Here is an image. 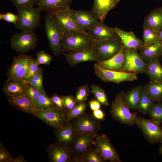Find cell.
Returning <instances> with one entry per match:
<instances>
[{"label": "cell", "mask_w": 162, "mask_h": 162, "mask_svg": "<svg viewBox=\"0 0 162 162\" xmlns=\"http://www.w3.org/2000/svg\"><path fill=\"white\" fill-rule=\"evenodd\" d=\"M123 47L119 37L93 42L92 46L98 54L100 61L106 60L113 57Z\"/></svg>", "instance_id": "6"}, {"label": "cell", "mask_w": 162, "mask_h": 162, "mask_svg": "<svg viewBox=\"0 0 162 162\" xmlns=\"http://www.w3.org/2000/svg\"><path fill=\"white\" fill-rule=\"evenodd\" d=\"M125 62L124 54V46L116 55L105 61L96 62L98 65L103 69L113 71L122 72Z\"/></svg>", "instance_id": "24"}, {"label": "cell", "mask_w": 162, "mask_h": 162, "mask_svg": "<svg viewBox=\"0 0 162 162\" xmlns=\"http://www.w3.org/2000/svg\"><path fill=\"white\" fill-rule=\"evenodd\" d=\"M87 104L85 102L77 103L72 109L66 111L68 122L71 121L85 113Z\"/></svg>", "instance_id": "34"}, {"label": "cell", "mask_w": 162, "mask_h": 162, "mask_svg": "<svg viewBox=\"0 0 162 162\" xmlns=\"http://www.w3.org/2000/svg\"><path fill=\"white\" fill-rule=\"evenodd\" d=\"M158 38L159 40L162 42V29L158 33Z\"/></svg>", "instance_id": "52"}, {"label": "cell", "mask_w": 162, "mask_h": 162, "mask_svg": "<svg viewBox=\"0 0 162 162\" xmlns=\"http://www.w3.org/2000/svg\"><path fill=\"white\" fill-rule=\"evenodd\" d=\"M143 38L144 45L159 40L158 32L144 26H143Z\"/></svg>", "instance_id": "37"}, {"label": "cell", "mask_w": 162, "mask_h": 162, "mask_svg": "<svg viewBox=\"0 0 162 162\" xmlns=\"http://www.w3.org/2000/svg\"><path fill=\"white\" fill-rule=\"evenodd\" d=\"M7 97L9 104L18 110L34 115L37 110L34 104L26 94Z\"/></svg>", "instance_id": "19"}, {"label": "cell", "mask_w": 162, "mask_h": 162, "mask_svg": "<svg viewBox=\"0 0 162 162\" xmlns=\"http://www.w3.org/2000/svg\"><path fill=\"white\" fill-rule=\"evenodd\" d=\"M93 144L98 152L106 161L121 162L119 156L109 138L105 134L97 136Z\"/></svg>", "instance_id": "14"}, {"label": "cell", "mask_w": 162, "mask_h": 162, "mask_svg": "<svg viewBox=\"0 0 162 162\" xmlns=\"http://www.w3.org/2000/svg\"><path fill=\"white\" fill-rule=\"evenodd\" d=\"M18 18V15H15L10 12L0 14V20H4L7 22L13 23L15 25L17 22Z\"/></svg>", "instance_id": "46"}, {"label": "cell", "mask_w": 162, "mask_h": 162, "mask_svg": "<svg viewBox=\"0 0 162 162\" xmlns=\"http://www.w3.org/2000/svg\"><path fill=\"white\" fill-rule=\"evenodd\" d=\"M36 62V59L32 58L30 62L27 71L23 80L26 82L33 76L40 68Z\"/></svg>", "instance_id": "41"}, {"label": "cell", "mask_w": 162, "mask_h": 162, "mask_svg": "<svg viewBox=\"0 0 162 162\" xmlns=\"http://www.w3.org/2000/svg\"><path fill=\"white\" fill-rule=\"evenodd\" d=\"M90 88L91 92L94 95L96 100L104 106L109 105L108 98L104 89L94 84H92Z\"/></svg>", "instance_id": "35"}, {"label": "cell", "mask_w": 162, "mask_h": 162, "mask_svg": "<svg viewBox=\"0 0 162 162\" xmlns=\"http://www.w3.org/2000/svg\"><path fill=\"white\" fill-rule=\"evenodd\" d=\"M159 151L161 154L162 155V143L159 149Z\"/></svg>", "instance_id": "53"}, {"label": "cell", "mask_w": 162, "mask_h": 162, "mask_svg": "<svg viewBox=\"0 0 162 162\" xmlns=\"http://www.w3.org/2000/svg\"><path fill=\"white\" fill-rule=\"evenodd\" d=\"M92 12L103 22L109 12L119 2L120 0H94Z\"/></svg>", "instance_id": "22"}, {"label": "cell", "mask_w": 162, "mask_h": 162, "mask_svg": "<svg viewBox=\"0 0 162 162\" xmlns=\"http://www.w3.org/2000/svg\"><path fill=\"white\" fill-rule=\"evenodd\" d=\"M26 160L22 155L13 158L12 162H26Z\"/></svg>", "instance_id": "51"}, {"label": "cell", "mask_w": 162, "mask_h": 162, "mask_svg": "<svg viewBox=\"0 0 162 162\" xmlns=\"http://www.w3.org/2000/svg\"><path fill=\"white\" fill-rule=\"evenodd\" d=\"M52 59V57L50 55L43 51H39L37 53L36 62L38 65L42 64L49 65Z\"/></svg>", "instance_id": "42"}, {"label": "cell", "mask_w": 162, "mask_h": 162, "mask_svg": "<svg viewBox=\"0 0 162 162\" xmlns=\"http://www.w3.org/2000/svg\"><path fill=\"white\" fill-rule=\"evenodd\" d=\"M50 98L55 104L61 110L65 111H66L62 96H60L56 94H54Z\"/></svg>", "instance_id": "48"}, {"label": "cell", "mask_w": 162, "mask_h": 162, "mask_svg": "<svg viewBox=\"0 0 162 162\" xmlns=\"http://www.w3.org/2000/svg\"><path fill=\"white\" fill-rule=\"evenodd\" d=\"M137 124L147 139L153 143H162V128L160 123L152 119L137 116Z\"/></svg>", "instance_id": "13"}, {"label": "cell", "mask_w": 162, "mask_h": 162, "mask_svg": "<svg viewBox=\"0 0 162 162\" xmlns=\"http://www.w3.org/2000/svg\"><path fill=\"white\" fill-rule=\"evenodd\" d=\"M89 104L90 109L93 111L100 109V103L96 99H92L89 101Z\"/></svg>", "instance_id": "49"}, {"label": "cell", "mask_w": 162, "mask_h": 162, "mask_svg": "<svg viewBox=\"0 0 162 162\" xmlns=\"http://www.w3.org/2000/svg\"><path fill=\"white\" fill-rule=\"evenodd\" d=\"M148 113L152 119L162 122V103L154 104Z\"/></svg>", "instance_id": "40"}, {"label": "cell", "mask_w": 162, "mask_h": 162, "mask_svg": "<svg viewBox=\"0 0 162 162\" xmlns=\"http://www.w3.org/2000/svg\"><path fill=\"white\" fill-rule=\"evenodd\" d=\"M143 88L142 85H139L132 88L124 93L125 103L129 109L137 110Z\"/></svg>", "instance_id": "30"}, {"label": "cell", "mask_w": 162, "mask_h": 162, "mask_svg": "<svg viewBox=\"0 0 162 162\" xmlns=\"http://www.w3.org/2000/svg\"><path fill=\"white\" fill-rule=\"evenodd\" d=\"M28 84L23 79L8 78L2 90L7 97L15 96L26 94Z\"/></svg>", "instance_id": "20"}, {"label": "cell", "mask_w": 162, "mask_h": 162, "mask_svg": "<svg viewBox=\"0 0 162 162\" xmlns=\"http://www.w3.org/2000/svg\"><path fill=\"white\" fill-rule=\"evenodd\" d=\"M139 54L146 62L162 55V42L159 40L144 45L139 50Z\"/></svg>", "instance_id": "27"}, {"label": "cell", "mask_w": 162, "mask_h": 162, "mask_svg": "<svg viewBox=\"0 0 162 162\" xmlns=\"http://www.w3.org/2000/svg\"><path fill=\"white\" fill-rule=\"evenodd\" d=\"M106 161V160L101 156L94 146L92 147L82 158L80 162H104Z\"/></svg>", "instance_id": "36"}, {"label": "cell", "mask_w": 162, "mask_h": 162, "mask_svg": "<svg viewBox=\"0 0 162 162\" xmlns=\"http://www.w3.org/2000/svg\"><path fill=\"white\" fill-rule=\"evenodd\" d=\"M62 96L66 110H69L72 109L77 104L76 100L75 97L72 95Z\"/></svg>", "instance_id": "43"}, {"label": "cell", "mask_w": 162, "mask_h": 162, "mask_svg": "<svg viewBox=\"0 0 162 162\" xmlns=\"http://www.w3.org/2000/svg\"><path fill=\"white\" fill-rule=\"evenodd\" d=\"M13 4L16 7L28 6H33L36 4L38 0H11Z\"/></svg>", "instance_id": "47"}, {"label": "cell", "mask_w": 162, "mask_h": 162, "mask_svg": "<svg viewBox=\"0 0 162 162\" xmlns=\"http://www.w3.org/2000/svg\"><path fill=\"white\" fill-rule=\"evenodd\" d=\"M73 120L76 134H97L100 129V121L92 114L85 112Z\"/></svg>", "instance_id": "9"}, {"label": "cell", "mask_w": 162, "mask_h": 162, "mask_svg": "<svg viewBox=\"0 0 162 162\" xmlns=\"http://www.w3.org/2000/svg\"><path fill=\"white\" fill-rule=\"evenodd\" d=\"M124 93L122 91L112 101L110 112L112 117L122 124L132 126L136 124L137 116L132 113L127 106L124 98Z\"/></svg>", "instance_id": "2"}, {"label": "cell", "mask_w": 162, "mask_h": 162, "mask_svg": "<svg viewBox=\"0 0 162 162\" xmlns=\"http://www.w3.org/2000/svg\"><path fill=\"white\" fill-rule=\"evenodd\" d=\"M161 60L162 61V55L161 56Z\"/></svg>", "instance_id": "54"}, {"label": "cell", "mask_w": 162, "mask_h": 162, "mask_svg": "<svg viewBox=\"0 0 162 162\" xmlns=\"http://www.w3.org/2000/svg\"><path fill=\"white\" fill-rule=\"evenodd\" d=\"M0 145V162H12L13 158L9 151L4 147L1 142Z\"/></svg>", "instance_id": "45"}, {"label": "cell", "mask_w": 162, "mask_h": 162, "mask_svg": "<svg viewBox=\"0 0 162 162\" xmlns=\"http://www.w3.org/2000/svg\"><path fill=\"white\" fill-rule=\"evenodd\" d=\"M90 92L88 85L87 84L82 85L78 88L75 96L77 103L85 102L89 96Z\"/></svg>", "instance_id": "39"}, {"label": "cell", "mask_w": 162, "mask_h": 162, "mask_svg": "<svg viewBox=\"0 0 162 162\" xmlns=\"http://www.w3.org/2000/svg\"><path fill=\"white\" fill-rule=\"evenodd\" d=\"M64 54L67 63L71 66L86 61H92L96 62L100 61L98 54L92 47L70 52Z\"/></svg>", "instance_id": "17"}, {"label": "cell", "mask_w": 162, "mask_h": 162, "mask_svg": "<svg viewBox=\"0 0 162 162\" xmlns=\"http://www.w3.org/2000/svg\"><path fill=\"white\" fill-rule=\"evenodd\" d=\"M143 26L159 33L162 29V7L152 10L145 18Z\"/></svg>", "instance_id": "28"}, {"label": "cell", "mask_w": 162, "mask_h": 162, "mask_svg": "<svg viewBox=\"0 0 162 162\" xmlns=\"http://www.w3.org/2000/svg\"><path fill=\"white\" fill-rule=\"evenodd\" d=\"M40 91L35 87L28 84L26 94L33 101L35 105L40 94Z\"/></svg>", "instance_id": "44"}, {"label": "cell", "mask_w": 162, "mask_h": 162, "mask_svg": "<svg viewBox=\"0 0 162 162\" xmlns=\"http://www.w3.org/2000/svg\"><path fill=\"white\" fill-rule=\"evenodd\" d=\"M43 70L40 68L38 72L26 82L41 91H44L43 82Z\"/></svg>", "instance_id": "38"}, {"label": "cell", "mask_w": 162, "mask_h": 162, "mask_svg": "<svg viewBox=\"0 0 162 162\" xmlns=\"http://www.w3.org/2000/svg\"><path fill=\"white\" fill-rule=\"evenodd\" d=\"M44 27L50 49L53 55L57 56L64 54L62 41L64 33L50 15L45 16Z\"/></svg>", "instance_id": "3"}, {"label": "cell", "mask_w": 162, "mask_h": 162, "mask_svg": "<svg viewBox=\"0 0 162 162\" xmlns=\"http://www.w3.org/2000/svg\"><path fill=\"white\" fill-rule=\"evenodd\" d=\"M154 102L143 87L137 110L143 114L148 113Z\"/></svg>", "instance_id": "32"}, {"label": "cell", "mask_w": 162, "mask_h": 162, "mask_svg": "<svg viewBox=\"0 0 162 162\" xmlns=\"http://www.w3.org/2000/svg\"><path fill=\"white\" fill-rule=\"evenodd\" d=\"M146 63L147 67L145 73L150 81L162 82V66L159 58L152 59Z\"/></svg>", "instance_id": "29"}, {"label": "cell", "mask_w": 162, "mask_h": 162, "mask_svg": "<svg viewBox=\"0 0 162 162\" xmlns=\"http://www.w3.org/2000/svg\"><path fill=\"white\" fill-rule=\"evenodd\" d=\"M49 14L56 21L63 33L78 31L88 34V32L78 25L70 8Z\"/></svg>", "instance_id": "7"}, {"label": "cell", "mask_w": 162, "mask_h": 162, "mask_svg": "<svg viewBox=\"0 0 162 162\" xmlns=\"http://www.w3.org/2000/svg\"><path fill=\"white\" fill-rule=\"evenodd\" d=\"M18 20L16 25L17 28L23 32H33L40 24L42 10L33 6L16 7Z\"/></svg>", "instance_id": "1"}, {"label": "cell", "mask_w": 162, "mask_h": 162, "mask_svg": "<svg viewBox=\"0 0 162 162\" xmlns=\"http://www.w3.org/2000/svg\"><path fill=\"white\" fill-rule=\"evenodd\" d=\"M37 41V36L34 31H21L13 34L10 43L13 50L17 52L24 53L34 49Z\"/></svg>", "instance_id": "5"}, {"label": "cell", "mask_w": 162, "mask_h": 162, "mask_svg": "<svg viewBox=\"0 0 162 162\" xmlns=\"http://www.w3.org/2000/svg\"><path fill=\"white\" fill-rule=\"evenodd\" d=\"M66 111L56 106L45 110H37L34 116L56 129L62 127L68 122Z\"/></svg>", "instance_id": "8"}, {"label": "cell", "mask_w": 162, "mask_h": 162, "mask_svg": "<svg viewBox=\"0 0 162 162\" xmlns=\"http://www.w3.org/2000/svg\"><path fill=\"white\" fill-rule=\"evenodd\" d=\"M96 76L102 81L119 84L125 81H132L137 79L136 74L134 73L117 71L102 68L96 63L94 66Z\"/></svg>", "instance_id": "11"}, {"label": "cell", "mask_w": 162, "mask_h": 162, "mask_svg": "<svg viewBox=\"0 0 162 162\" xmlns=\"http://www.w3.org/2000/svg\"><path fill=\"white\" fill-rule=\"evenodd\" d=\"M35 106L37 110H45L57 106L50 98L47 96L45 91H40L39 98L35 104Z\"/></svg>", "instance_id": "33"}, {"label": "cell", "mask_w": 162, "mask_h": 162, "mask_svg": "<svg viewBox=\"0 0 162 162\" xmlns=\"http://www.w3.org/2000/svg\"><path fill=\"white\" fill-rule=\"evenodd\" d=\"M144 87L154 101L162 100V82L150 81Z\"/></svg>", "instance_id": "31"}, {"label": "cell", "mask_w": 162, "mask_h": 162, "mask_svg": "<svg viewBox=\"0 0 162 162\" xmlns=\"http://www.w3.org/2000/svg\"><path fill=\"white\" fill-rule=\"evenodd\" d=\"M97 134H76L70 146L73 155V162H80L82 158L93 147Z\"/></svg>", "instance_id": "10"}, {"label": "cell", "mask_w": 162, "mask_h": 162, "mask_svg": "<svg viewBox=\"0 0 162 162\" xmlns=\"http://www.w3.org/2000/svg\"><path fill=\"white\" fill-rule=\"evenodd\" d=\"M93 42L89 35L78 31L63 34L62 47L64 53L92 47Z\"/></svg>", "instance_id": "4"}, {"label": "cell", "mask_w": 162, "mask_h": 162, "mask_svg": "<svg viewBox=\"0 0 162 162\" xmlns=\"http://www.w3.org/2000/svg\"><path fill=\"white\" fill-rule=\"evenodd\" d=\"M46 149L50 162H73V155L70 146L57 142L49 145Z\"/></svg>", "instance_id": "16"}, {"label": "cell", "mask_w": 162, "mask_h": 162, "mask_svg": "<svg viewBox=\"0 0 162 162\" xmlns=\"http://www.w3.org/2000/svg\"><path fill=\"white\" fill-rule=\"evenodd\" d=\"M124 54L125 62L122 72L136 74L145 73L147 63L140 56L137 50L124 47Z\"/></svg>", "instance_id": "12"}, {"label": "cell", "mask_w": 162, "mask_h": 162, "mask_svg": "<svg viewBox=\"0 0 162 162\" xmlns=\"http://www.w3.org/2000/svg\"><path fill=\"white\" fill-rule=\"evenodd\" d=\"M113 28L120 39L124 47L138 50L143 45V42L137 38L133 32L124 31L118 27Z\"/></svg>", "instance_id": "23"}, {"label": "cell", "mask_w": 162, "mask_h": 162, "mask_svg": "<svg viewBox=\"0 0 162 162\" xmlns=\"http://www.w3.org/2000/svg\"><path fill=\"white\" fill-rule=\"evenodd\" d=\"M92 114L95 118L100 121L105 120L104 114L100 109L93 111Z\"/></svg>", "instance_id": "50"}, {"label": "cell", "mask_w": 162, "mask_h": 162, "mask_svg": "<svg viewBox=\"0 0 162 162\" xmlns=\"http://www.w3.org/2000/svg\"><path fill=\"white\" fill-rule=\"evenodd\" d=\"M32 58L23 54L13 57L11 65L6 73L8 78L23 79Z\"/></svg>", "instance_id": "15"}, {"label": "cell", "mask_w": 162, "mask_h": 162, "mask_svg": "<svg viewBox=\"0 0 162 162\" xmlns=\"http://www.w3.org/2000/svg\"><path fill=\"white\" fill-rule=\"evenodd\" d=\"M71 11L78 25L87 32L99 20L91 11L71 9Z\"/></svg>", "instance_id": "21"}, {"label": "cell", "mask_w": 162, "mask_h": 162, "mask_svg": "<svg viewBox=\"0 0 162 162\" xmlns=\"http://www.w3.org/2000/svg\"><path fill=\"white\" fill-rule=\"evenodd\" d=\"M87 32L93 42L118 37L113 28L106 26L103 22L100 20L94 24Z\"/></svg>", "instance_id": "18"}, {"label": "cell", "mask_w": 162, "mask_h": 162, "mask_svg": "<svg viewBox=\"0 0 162 162\" xmlns=\"http://www.w3.org/2000/svg\"><path fill=\"white\" fill-rule=\"evenodd\" d=\"M55 130L57 142L65 145H71L76 134L72 122H68L62 127Z\"/></svg>", "instance_id": "26"}, {"label": "cell", "mask_w": 162, "mask_h": 162, "mask_svg": "<svg viewBox=\"0 0 162 162\" xmlns=\"http://www.w3.org/2000/svg\"><path fill=\"white\" fill-rule=\"evenodd\" d=\"M73 0H38L36 5L42 11L51 14L70 8Z\"/></svg>", "instance_id": "25"}]
</instances>
